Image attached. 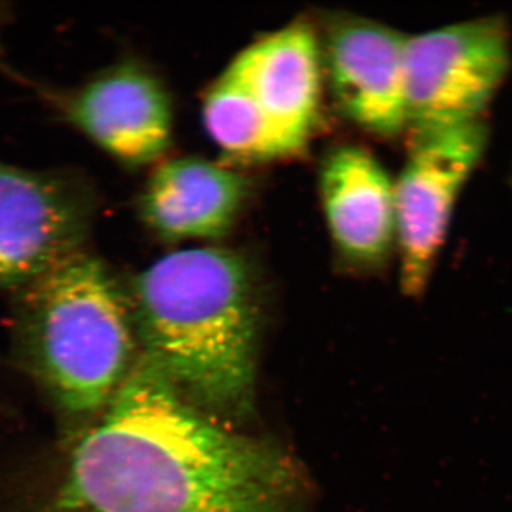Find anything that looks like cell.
<instances>
[{
	"mask_svg": "<svg viewBox=\"0 0 512 512\" xmlns=\"http://www.w3.org/2000/svg\"><path fill=\"white\" fill-rule=\"evenodd\" d=\"M298 468L195 409L147 355L74 453L57 512H286Z\"/></svg>",
	"mask_w": 512,
	"mask_h": 512,
	"instance_id": "1",
	"label": "cell"
},
{
	"mask_svg": "<svg viewBox=\"0 0 512 512\" xmlns=\"http://www.w3.org/2000/svg\"><path fill=\"white\" fill-rule=\"evenodd\" d=\"M128 303L146 355L191 403L248 409L259 311L241 255L210 247L165 255L134 279Z\"/></svg>",
	"mask_w": 512,
	"mask_h": 512,
	"instance_id": "2",
	"label": "cell"
},
{
	"mask_svg": "<svg viewBox=\"0 0 512 512\" xmlns=\"http://www.w3.org/2000/svg\"><path fill=\"white\" fill-rule=\"evenodd\" d=\"M20 291L23 328L57 403L76 417L104 413L133 353L130 303L110 269L86 249Z\"/></svg>",
	"mask_w": 512,
	"mask_h": 512,
	"instance_id": "3",
	"label": "cell"
},
{
	"mask_svg": "<svg viewBox=\"0 0 512 512\" xmlns=\"http://www.w3.org/2000/svg\"><path fill=\"white\" fill-rule=\"evenodd\" d=\"M322 60L311 26L292 23L252 43L212 84L205 128L222 151L248 161L298 153L318 123Z\"/></svg>",
	"mask_w": 512,
	"mask_h": 512,
	"instance_id": "4",
	"label": "cell"
},
{
	"mask_svg": "<svg viewBox=\"0 0 512 512\" xmlns=\"http://www.w3.org/2000/svg\"><path fill=\"white\" fill-rule=\"evenodd\" d=\"M510 66L501 18H481L407 37V127L413 136L480 120Z\"/></svg>",
	"mask_w": 512,
	"mask_h": 512,
	"instance_id": "5",
	"label": "cell"
},
{
	"mask_svg": "<svg viewBox=\"0 0 512 512\" xmlns=\"http://www.w3.org/2000/svg\"><path fill=\"white\" fill-rule=\"evenodd\" d=\"M96 211L92 184L79 174L0 160V286L20 291L86 251Z\"/></svg>",
	"mask_w": 512,
	"mask_h": 512,
	"instance_id": "6",
	"label": "cell"
},
{
	"mask_svg": "<svg viewBox=\"0 0 512 512\" xmlns=\"http://www.w3.org/2000/svg\"><path fill=\"white\" fill-rule=\"evenodd\" d=\"M487 127L481 120L413 136L409 161L394 184L400 285L423 295L446 239L454 205L483 157Z\"/></svg>",
	"mask_w": 512,
	"mask_h": 512,
	"instance_id": "7",
	"label": "cell"
},
{
	"mask_svg": "<svg viewBox=\"0 0 512 512\" xmlns=\"http://www.w3.org/2000/svg\"><path fill=\"white\" fill-rule=\"evenodd\" d=\"M59 107L83 136L124 164L151 163L170 144V97L163 84L137 64L103 70L60 97Z\"/></svg>",
	"mask_w": 512,
	"mask_h": 512,
	"instance_id": "8",
	"label": "cell"
},
{
	"mask_svg": "<svg viewBox=\"0 0 512 512\" xmlns=\"http://www.w3.org/2000/svg\"><path fill=\"white\" fill-rule=\"evenodd\" d=\"M406 40L380 23L349 18L333 26L326 42L330 86L340 109L380 136L407 128Z\"/></svg>",
	"mask_w": 512,
	"mask_h": 512,
	"instance_id": "9",
	"label": "cell"
},
{
	"mask_svg": "<svg viewBox=\"0 0 512 512\" xmlns=\"http://www.w3.org/2000/svg\"><path fill=\"white\" fill-rule=\"evenodd\" d=\"M320 194L336 247L356 264L382 262L396 242L394 184L372 154L343 146L320 170Z\"/></svg>",
	"mask_w": 512,
	"mask_h": 512,
	"instance_id": "10",
	"label": "cell"
},
{
	"mask_svg": "<svg viewBox=\"0 0 512 512\" xmlns=\"http://www.w3.org/2000/svg\"><path fill=\"white\" fill-rule=\"evenodd\" d=\"M248 195L244 175L202 158H175L154 171L140 197V215L167 241L222 237Z\"/></svg>",
	"mask_w": 512,
	"mask_h": 512,
	"instance_id": "11",
	"label": "cell"
},
{
	"mask_svg": "<svg viewBox=\"0 0 512 512\" xmlns=\"http://www.w3.org/2000/svg\"><path fill=\"white\" fill-rule=\"evenodd\" d=\"M3 22H5V10L0 8V29H2Z\"/></svg>",
	"mask_w": 512,
	"mask_h": 512,
	"instance_id": "12",
	"label": "cell"
}]
</instances>
